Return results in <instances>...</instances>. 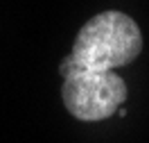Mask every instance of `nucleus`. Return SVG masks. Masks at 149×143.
<instances>
[{
  "label": "nucleus",
  "mask_w": 149,
  "mask_h": 143,
  "mask_svg": "<svg viewBox=\"0 0 149 143\" xmlns=\"http://www.w3.org/2000/svg\"><path fill=\"white\" fill-rule=\"evenodd\" d=\"M142 50V34L136 20L122 11H102L79 30L70 57L77 68L115 70L127 66Z\"/></svg>",
  "instance_id": "1"
},
{
  "label": "nucleus",
  "mask_w": 149,
  "mask_h": 143,
  "mask_svg": "<svg viewBox=\"0 0 149 143\" xmlns=\"http://www.w3.org/2000/svg\"><path fill=\"white\" fill-rule=\"evenodd\" d=\"M63 105L77 120H104L127 100V84L115 70L77 68L65 75L61 89Z\"/></svg>",
  "instance_id": "2"
}]
</instances>
